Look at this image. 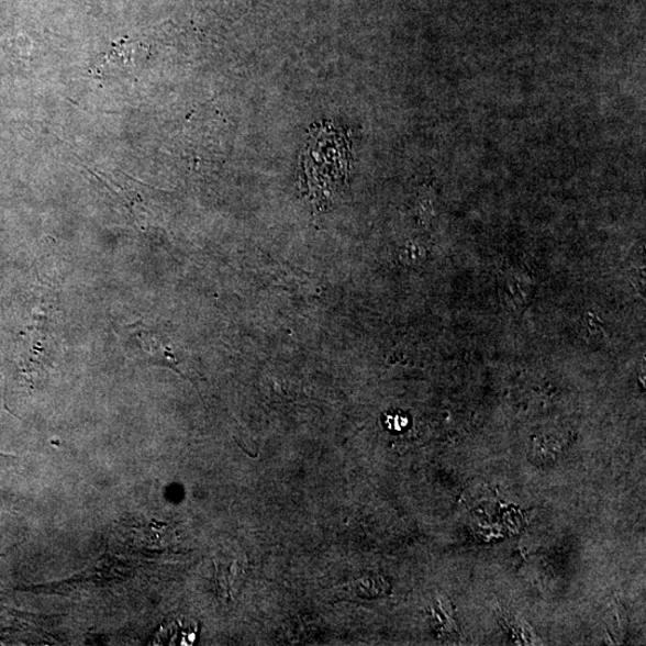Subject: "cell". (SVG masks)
Instances as JSON below:
<instances>
[{"label": "cell", "mask_w": 646, "mask_h": 646, "mask_svg": "<svg viewBox=\"0 0 646 646\" xmlns=\"http://www.w3.org/2000/svg\"><path fill=\"white\" fill-rule=\"evenodd\" d=\"M0 456H2V455H0Z\"/></svg>", "instance_id": "7a4b0ae2"}, {"label": "cell", "mask_w": 646, "mask_h": 646, "mask_svg": "<svg viewBox=\"0 0 646 646\" xmlns=\"http://www.w3.org/2000/svg\"><path fill=\"white\" fill-rule=\"evenodd\" d=\"M505 296L510 303L521 304L527 301L530 285L527 279L521 276L510 275L505 281Z\"/></svg>", "instance_id": "6da1fadb"}]
</instances>
